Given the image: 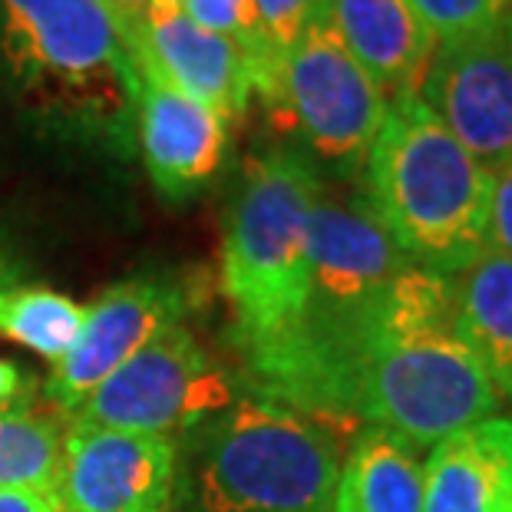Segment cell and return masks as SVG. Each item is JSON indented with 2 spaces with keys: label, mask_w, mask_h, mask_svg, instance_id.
Returning <instances> with one entry per match:
<instances>
[{
  "label": "cell",
  "mask_w": 512,
  "mask_h": 512,
  "mask_svg": "<svg viewBox=\"0 0 512 512\" xmlns=\"http://www.w3.org/2000/svg\"><path fill=\"white\" fill-rule=\"evenodd\" d=\"M245 357L268 400L328 430L377 427L420 450L503 407L456 321L453 278L417 265L361 308L301 321Z\"/></svg>",
  "instance_id": "6da1fadb"
},
{
  "label": "cell",
  "mask_w": 512,
  "mask_h": 512,
  "mask_svg": "<svg viewBox=\"0 0 512 512\" xmlns=\"http://www.w3.org/2000/svg\"><path fill=\"white\" fill-rule=\"evenodd\" d=\"M0 57L17 100L47 126L133 149L139 73L103 0H0Z\"/></svg>",
  "instance_id": "7a4b0ae2"
},
{
  "label": "cell",
  "mask_w": 512,
  "mask_h": 512,
  "mask_svg": "<svg viewBox=\"0 0 512 512\" xmlns=\"http://www.w3.org/2000/svg\"><path fill=\"white\" fill-rule=\"evenodd\" d=\"M361 176L370 212L417 268L456 278L486 255L493 172L417 93L387 103Z\"/></svg>",
  "instance_id": "3957f363"
},
{
  "label": "cell",
  "mask_w": 512,
  "mask_h": 512,
  "mask_svg": "<svg viewBox=\"0 0 512 512\" xmlns=\"http://www.w3.org/2000/svg\"><path fill=\"white\" fill-rule=\"evenodd\" d=\"M324 192L298 146L248 159L222 242V294L245 354L281 341L308 304V225Z\"/></svg>",
  "instance_id": "277c9868"
},
{
  "label": "cell",
  "mask_w": 512,
  "mask_h": 512,
  "mask_svg": "<svg viewBox=\"0 0 512 512\" xmlns=\"http://www.w3.org/2000/svg\"><path fill=\"white\" fill-rule=\"evenodd\" d=\"M341 453L328 427L278 400H232L195 456L199 512H331Z\"/></svg>",
  "instance_id": "5b68a950"
},
{
  "label": "cell",
  "mask_w": 512,
  "mask_h": 512,
  "mask_svg": "<svg viewBox=\"0 0 512 512\" xmlns=\"http://www.w3.org/2000/svg\"><path fill=\"white\" fill-rule=\"evenodd\" d=\"M258 96L281 133L337 179L364 172L390 103L321 17L294 40Z\"/></svg>",
  "instance_id": "8992f818"
},
{
  "label": "cell",
  "mask_w": 512,
  "mask_h": 512,
  "mask_svg": "<svg viewBox=\"0 0 512 512\" xmlns=\"http://www.w3.org/2000/svg\"><path fill=\"white\" fill-rule=\"evenodd\" d=\"M232 400L225 374L192 331L176 324L103 380L70 420L176 440V433L222 413Z\"/></svg>",
  "instance_id": "52a82bcc"
},
{
  "label": "cell",
  "mask_w": 512,
  "mask_h": 512,
  "mask_svg": "<svg viewBox=\"0 0 512 512\" xmlns=\"http://www.w3.org/2000/svg\"><path fill=\"white\" fill-rule=\"evenodd\" d=\"M417 96L489 172L512 162V47L503 30L440 40Z\"/></svg>",
  "instance_id": "ba28073f"
},
{
  "label": "cell",
  "mask_w": 512,
  "mask_h": 512,
  "mask_svg": "<svg viewBox=\"0 0 512 512\" xmlns=\"http://www.w3.org/2000/svg\"><path fill=\"white\" fill-rule=\"evenodd\" d=\"M176 440L70 420L57 479L60 512H172Z\"/></svg>",
  "instance_id": "9c48e42d"
},
{
  "label": "cell",
  "mask_w": 512,
  "mask_h": 512,
  "mask_svg": "<svg viewBox=\"0 0 512 512\" xmlns=\"http://www.w3.org/2000/svg\"><path fill=\"white\" fill-rule=\"evenodd\" d=\"M413 261L370 212L364 195L334 199L324 189L308 225V304L301 321H328L361 308Z\"/></svg>",
  "instance_id": "30bf717a"
},
{
  "label": "cell",
  "mask_w": 512,
  "mask_h": 512,
  "mask_svg": "<svg viewBox=\"0 0 512 512\" xmlns=\"http://www.w3.org/2000/svg\"><path fill=\"white\" fill-rule=\"evenodd\" d=\"M185 294L156 278H129L106 288L86 308L83 331L60 364L47 377V400L60 413L76 407L93 394L103 380H110L123 364L156 341L159 334L182 324Z\"/></svg>",
  "instance_id": "8fae6325"
},
{
  "label": "cell",
  "mask_w": 512,
  "mask_h": 512,
  "mask_svg": "<svg viewBox=\"0 0 512 512\" xmlns=\"http://www.w3.org/2000/svg\"><path fill=\"white\" fill-rule=\"evenodd\" d=\"M136 143L152 185L166 199H189L222 169L228 149V123L176 90L152 63L136 57Z\"/></svg>",
  "instance_id": "7c38bea8"
},
{
  "label": "cell",
  "mask_w": 512,
  "mask_h": 512,
  "mask_svg": "<svg viewBox=\"0 0 512 512\" xmlns=\"http://www.w3.org/2000/svg\"><path fill=\"white\" fill-rule=\"evenodd\" d=\"M129 47L176 90L219 113L228 126L248 110L255 93L248 53L235 40L212 34L185 17L179 0H152L129 34Z\"/></svg>",
  "instance_id": "4fadbf2b"
},
{
  "label": "cell",
  "mask_w": 512,
  "mask_h": 512,
  "mask_svg": "<svg viewBox=\"0 0 512 512\" xmlns=\"http://www.w3.org/2000/svg\"><path fill=\"white\" fill-rule=\"evenodd\" d=\"M318 17L387 100L420 90L437 40L410 0H324Z\"/></svg>",
  "instance_id": "5bb4252c"
},
{
  "label": "cell",
  "mask_w": 512,
  "mask_h": 512,
  "mask_svg": "<svg viewBox=\"0 0 512 512\" xmlns=\"http://www.w3.org/2000/svg\"><path fill=\"white\" fill-rule=\"evenodd\" d=\"M423 512H512V417H486L430 446Z\"/></svg>",
  "instance_id": "9a60e30c"
},
{
  "label": "cell",
  "mask_w": 512,
  "mask_h": 512,
  "mask_svg": "<svg viewBox=\"0 0 512 512\" xmlns=\"http://www.w3.org/2000/svg\"><path fill=\"white\" fill-rule=\"evenodd\" d=\"M331 512H423L420 446L377 427L354 430Z\"/></svg>",
  "instance_id": "2e32d148"
},
{
  "label": "cell",
  "mask_w": 512,
  "mask_h": 512,
  "mask_svg": "<svg viewBox=\"0 0 512 512\" xmlns=\"http://www.w3.org/2000/svg\"><path fill=\"white\" fill-rule=\"evenodd\" d=\"M456 321L489 384L512 407V258L486 252L453 278Z\"/></svg>",
  "instance_id": "e0dca14e"
},
{
  "label": "cell",
  "mask_w": 512,
  "mask_h": 512,
  "mask_svg": "<svg viewBox=\"0 0 512 512\" xmlns=\"http://www.w3.org/2000/svg\"><path fill=\"white\" fill-rule=\"evenodd\" d=\"M67 427L57 407H0V489H37L57 496Z\"/></svg>",
  "instance_id": "ac0fdd59"
},
{
  "label": "cell",
  "mask_w": 512,
  "mask_h": 512,
  "mask_svg": "<svg viewBox=\"0 0 512 512\" xmlns=\"http://www.w3.org/2000/svg\"><path fill=\"white\" fill-rule=\"evenodd\" d=\"M86 308L50 288H14L0 301V334L60 364L83 331Z\"/></svg>",
  "instance_id": "d6986e66"
},
{
  "label": "cell",
  "mask_w": 512,
  "mask_h": 512,
  "mask_svg": "<svg viewBox=\"0 0 512 512\" xmlns=\"http://www.w3.org/2000/svg\"><path fill=\"white\" fill-rule=\"evenodd\" d=\"M321 4L324 0H252L261 37V76L255 93L265 90V83L271 80L281 57L314 24V17L321 14Z\"/></svg>",
  "instance_id": "ffe728a7"
},
{
  "label": "cell",
  "mask_w": 512,
  "mask_h": 512,
  "mask_svg": "<svg viewBox=\"0 0 512 512\" xmlns=\"http://www.w3.org/2000/svg\"><path fill=\"white\" fill-rule=\"evenodd\" d=\"M410 7L437 43L503 30L512 14V0H410Z\"/></svg>",
  "instance_id": "44dd1931"
},
{
  "label": "cell",
  "mask_w": 512,
  "mask_h": 512,
  "mask_svg": "<svg viewBox=\"0 0 512 512\" xmlns=\"http://www.w3.org/2000/svg\"><path fill=\"white\" fill-rule=\"evenodd\" d=\"M182 14L195 20L199 27L212 30V34L235 40L238 47L248 53L255 70V90L261 76V37L255 24V7L252 0H179Z\"/></svg>",
  "instance_id": "7402d4cb"
},
{
  "label": "cell",
  "mask_w": 512,
  "mask_h": 512,
  "mask_svg": "<svg viewBox=\"0 0 512 512\" xmlns=\"http://www.w3.org/2000/svg\"><path fill=\"white\" fill-rule=\"evenodd\" d=\"M486 252L512 258V162L493 172V199H489Z\"/></svg>",
  "instance_id": "603a6c76"
},
{
  "label": "cell",
  "mask_w": 512,
  "mask_h": 512,
  "mask_svg": "<svg viewBox=\"0 0 512 512\" xmlns=\"http://www.w3.org/2000/svg\"><path fill=\"white\" fill-rule=\"evenodd\" d=\"M0 512H60L57 496L37 489H0Z\"/></svg>",
  "instance_id": "cb8c5ba5"
},
{
  "label": "cell",
  "mask_w": 512,
  "mask_h": 512,
  "mask_svg": "<svg viewBox=\"0 0 512 512\" xmlns=\"http://www.w3.org/2000/svg\"><path fill=\"white\" fill-rule=\"evenodd\" d=\"M149 4H152V0H103V7L113 14V20L119 24V30L126 34V40H129V34L136 30L139 20H143V14H146V7H149Z\"/></svg>",
  "instance_id": "d4e9b609"
},
{
  "label": "cell",
  "mask_w": 512,
  "mask_h": 512,
  "mask_svg": "<svg viewBox=\"0 0 512 512\" xmlns=\"http://www.w3.org/2000/svg\"><path fill=\"white\" fill-rule=\"evenodd\" d=\"M24 374H20L17 364H10L0 357V407H10V403H17V397L24 394Z\"/></svg>",
  "instance_id": "484cf974"
},
{
  "label": "cell",
  "mask_w": 512,
  "mask_h": 512,
  "mask_svg": "<svg viewBox=\"0 0 512 512\" xmlns=\"http://www.w3.org/2000/svg\"><path fill=\"white\" fill-rule=\"evenodd\" d=\"M17 288V271L14 265L4 258V252H0V301L7 298V291H14Z\"/></svg>",
  "instance_id": "4316f807"
},
{
  "label": "cell",
  "mask_w": 512,
  "mask_h": 512,
  "mask_svg": "<svg viewBox=\"0 0 512 512\" xmlns=\"http://www.w3.org/2000/svg\"><path fill=\"white\" fill-rule=\"evenodd\" d=\"M506 40H509V47H512V14H509V20H506Z\"/></svg>",
  "instance_id": "83f0119b"
},
{
  "label": "cell",
  "mask_w": 512,
  "mask_h": 512,
  "mask_svg": "<svg viewBox=\"0 0 512 512\" xmlns=\"http://www.w3.org/2000/svg\"><path fill=\"white\" fill-rule=\"evenodd\" d=\"M172 512H176V509H172Z\"/></svg>",
  "instance_id": "f1b7e54d"
}]
</instances>
